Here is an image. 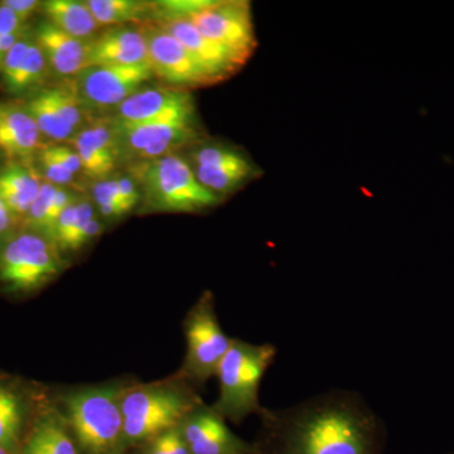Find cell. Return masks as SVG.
Returning <instances> with one entry per match:
<instances>
[{"label": "cell", "instance_id": "1", "mask_svg": "<svg viewBox=\"0 0 454 454\" xmlns=\"http://www.w3.org/2000/svg\"><path fill=\"white\" fill-rule=\"evenodd\" d=\"M256 454H384L387 428L355 391L330 390L262 409Z\"/></svg>", "mask_w": 454, "mask_h": 454}, {"label": "cell", "instance_id": "2", "mask_svg": "<svg viewBox=\"0 0 454 454\" xmlns=\"http://www.w3.org/2000/svg\"><path fill=\"white\" fill-rule=\"evenodd\" d=\"M201 403L192 389L178 382L124 389L121 411L125 446L148 443L167 430L177 428L186 415Z\"/></svg>", "mask_w": 454, "mask_h": 454}, {"label": "cell", "instance_id": "3", "mask_svg": "<svg viewBox=\"0 0 454 454\" xmlns=\"http://www.w3.org/2000/svg\"><path fill=\"white\" fill-rule=\"evenodd\" d=\"M278 349L270 343L255 345L234 339L217 369L220 394L214 409L232 423H241L249 415L262 413L260 384L276 360Z\"/></svg>", "mask_w": 454, "mask_h": 454}, {"label": "cell", "instance_id": "4", "mask_svg": "<svg viewBox=\"0 0 454 454\" xmlns=\"http://www.w3.org/2000/svg\"><path fill=\"white\" fill-rule=\"evenodd\" d=\"M121 387H89L68 394L66 420L85 454H122L127 450Z\"/></svg>", "mask_w": 454, "mask_h": 454}, {"label": "cell", "instance_id": "5", "mask_svg": "<svg viewBox=\"0 0 454 454\" xmlns=\"http://www.w3.org/2000/svg\"><path fill=\"white\" fill-rule=\"evenodd\" d=\"M130 167L131 178L142 190L149 211L196 212L221 202L200 184L192 167L176 153Z\"/></svg>", "mask_w": 454, "mask_h": 454}, {"label": "cell", "instance_id": "6", "mask_svg": "<svg viewBox=\"0 0 454 454\" xmlns=\"http://www.w3.org/2000/svg\"><path fill=\"white\" fill-rule=\"evenodd\" d=\"M66 267L50 239L25 230L0 238V284L12 293L38 291Z\"/></svg>", "mask_w": 454, "mask_h": 454}, {"label": "cell", "instance_id": "7", "mask_svg": "<svg viewBox=\"0 0 454 454\" xmlns=\"http://www.w3.org/2000/svg\"><path fill=\"white\" fill-rule=\"evenodd\" d=\"M187 354L182 376L191 384H206L216 376L221 361L231 348L230 339L217 318L212 293L206 292L190 310L184 324Z\"/></svg>", "mask_w": 454, "mask_h": 454}, {"label": "cell", "instance_id": "8", "mask_svg": "<svg viewBox=\"0 0 454 454\" xmlns=\"http://www.w3.org/2000/svg\"><path fill=\"white\" fill-rule=\"evenodd\" d=\"M119 162H146L200 139L195 121H160L151 124H122L114 121Z\"/></svg>", "mask_w": 454, "mask_h": 454}, {"label": "cell", "instance_id": "9", "mask_svg": "<svg viewBox=\"0 0 454 454\" xmlns=\"http://www.w3.org/2000/svg\"><path fill=\"white\" fill-rule=\"evenodd\" d=\"M140 31L145 35L155 76L168 82L172 88L190 91V89L221 82L216 74L160 26L146 23Z\"/></svg>", "mask_w": 454, "mask_h": 454}, {"label": "cell", "instance_id": "10", "mask_svg": "<svg viewBox=\"0 0 454 454\" xmlns=\"http://www.w3.org/2000/svg\"><path fill=\"white\" fill-rule=\"evenodd\" d=\"M155 76L151 65L90 66L71 82L86 109H116Z\"/></svg>", "mask_w": 454, "mask_h": 454}, {"label": "cell", "instance_id": "11", "mask_svg": "<svg viewBox=\"0 0 454 454\" xmlns=\"http://www.w3.org/2000/svg\"><path fill=\"white\" fill-rule=\"evenodd\" d=\"M184 18L190 20L206 37L235 53L245 64L256 49L250 3L207 2L196 13Z\"/></svg>", "mask_w": 454, "mask_h": 454}, {"label": "cell", "instance_id": "12", "mask_svg": "<svg viewBox=\"0 0 454 454\" xmlns=\"http://www.w3.org/2000/svg\"><path fill=\"white\" fill-rule=\"evenodd\" d=\"M192 160V169L200 184L219 199L262 175V170L247 155L232 146L202 145L193 152Z\"/></svg>", "mask_w": 454, "mask_h": 454}, {"label": "cell", "instance_id": "13", "mask_svg": "<svg viewBox=\"0 0 454 454\" xmlns=\"http://www.w3.org/2000/svg\"><path fill=\"white\" fill-rule=\"evenodd\" d=\"M114 121L122 124L196 121V106L186 90L140 89L116 107Z\"/></svg>", "mask_w": 454, "mask_h": 454}, {"label": "cell", "instance_id": "14", "mask_svg": "<svg viewBox=\"0 0 454 454\" xmlns=\"http://www.w3.org/2000/svg\"><path fill=\"white\" fill-rule=\"evenodd\" d=\"M191 454H256L255 444L238 437L214 406L197 405L178 426Z\"/></svg>", "mask_w": 454, "mask_h": 454}, {"label": "cell", "instance_id": "15", "mask_svg": "<svg viewBox=\"0 0 454 454\" xmlns=\"http://www.w3.org/2000/svg\"><path fill=\"white\" fill-rule=\"evenodd\" d=\"M155 25L172 35L181 42L203 66L223 82L232 76L236 71L245 65L231 51L220 46L199 31V28L190 20L184 17H160Z\"/></svg>", "mask_w": 454, "mask_h": 454}, {"label": "cell", "instance_id": "16", "mask_svg": "<svg viewBox=\"0 0 454 454\" xmlns=\"http://www.w3.org/2000/svg\"><path fill=\"white\" fill-rule=\"evenodd\" d=\"M66 145L73 146L80 155L83 173L90 177H106L121 163L112 119L92 121Z\"/></svg>", "mask_w": 454, "mask_h": 454}, {"label": "cell", "instance_id": "17", "mask_svg": "<svg viewBox=\"0 0 454 454\" xmlns=\"http://www.w3.org/2000/svg\"><path fill=\"white\" fill-rule=\"evenodd\" d=\"M33 38L46 57L50 70L57 76L74 79L88 67L91 41L71 37L49 20L38 23Z\"/></svg>", "mask_w": 454, "mask_h": 454}, {"label": "cell", "instance_id": "18", "mask_svg": "<svg viewBox=\"0 0 454 454\" xmlns=\"http://www.w3.org/2000/svg\"><path fill=\"white\" fill-rule=\"evenodd\" d=\"M151 65L148 46L142 31L114 27L90 43V66Z\"/></svg>", "mask_w": 454, "mask_h": 454}, {"label": "cell", "instance_id": "19", "mask_svg": "<svg viewBox=\"0 0 454 454\" xmlns=\"http://www.w3.org/2000/svg\"><path fill=\"white\" fill-rule=\"evenodd\" d=\"M40 129L22 106L0 101V151L13 162L28 164L41 151Z\"/></svg>", "mask_w": 454, "mask_h": 454}, {"label": "cell", "instance_id": "20", "mask_svg": "<svg viewBox=\"0 0 454 454\" xmlns=\"http://www.w3.org/2000/svg\"><path fill=\"white\" fill-rule=\"evenodd\" d=\"M103 226L89 201H76L61 215L53 227L51 241L59 252H77L100 234Z\"/></svg>", "mask_w": 454, "mask_h": 454}, {"label": "cell", "instance_id": "21", "mask_svg": "<svg viewBox=\"0 0 454 454\" xmlns=\"http://www.w3.org/2000/svg\"><path fill=\"white\" fill-rule=\"evenodd\" d=\"M20 454H80L67 422L55 411L42 414L26 441L20 447Z\"/></svg>", "mask_w": 454, "mask_h": 454}, {"label": "cell", "instance_id": "22", "mask_svg": "<svg viewBox=\"0 0 454 454\" xmlns=\"http://www.w3.org/2000/svg\"><path fill=\"white\" fill-rule=\"evenodd\" d=\"M41 184L27 164L12 162L0 170V200L14 217L25 219L40 193Z\"/></svg>", "mask_w": 454, "mask_h": 454}, {"label": "cell", "instance_id": "23", "mask_svg": "<svg viewBox=\"0 0 454 454\" xmlns=\"http://www.w3.org/2000/svg\"><path fill=\"white\" fill-rule=\"evenodd\" d=\"M46 20L51 25L82 41H92L101 25L85 2L49 0L42 3Z\"/></svg>", "mask_w": 454, "mask_h": 454}, {"label": "cell", "instance_id": "24", "mask_svg": "<svg viewBox=\"0 0 454 454\" xmlns=\"http://www.w3.org/2000/svg\"><path fill=\"white\" fill-rule=\"evenodd\" d=\"M86 5L101 26L146 25L157 18L154 3L138 0H88Z\"/></svg>", "mask_w": 454, "mask_h": 454}, {"label": "cell", "instance_id": "25", "mask_svg": "<svg viewBox=\"0 0 454 454\" xmlns=\"http://www.w3.org/2000/svg\"><path fill=\"white\" fill-rule=\"evenodd\" d=\"M20 106L31 115L42 137H46L57 145L67 143L76 134V131L68 127L57 112L50 86H44L31 97L26 98Z\"/></svg>", "mask_w": 454, "mask_h": 454}, {"label": "cell", "instance_id": "26", "mask_svg": "<svg viewBox=\"0 0 454 454\" xmlns=\"http://www.w3.org/2000/svg\"><path fill=\"white\" fill-rule=\"evenodd\" d=\"M50 71L46 57L33 38L22 64L8 82L2 83V88L7 94L16 98L31 97L44 88Z\"/></svg>", "mask_w": 454, "mask_h": 454}, {"label": "cell", "instance_id": "27", "mask_svg": "<svg viewBox=\"0 0 454 454\" xmlns=\"http://www.w3.org/2000/svg\"><path fill=\"white\" fill-rule=\"evenodd\" d=\"M23 408L16 393L0 387V447L16 453L22 432Z\"/></svg>", "mask_w": 454, "mask_h": 454}, {"label": "cell", "instance_id": "28", "mask_svg": "<svg viewBox=\"0 0 454 454\" xmlns=\"http://www.w3.org/2000/svg\"><path fill=\"white\" fill-rule=\"evenodd\" d=\"M57 188L59 187L49 182H42L40 193L23 219L26 230L46 236L50 240L53 229L52 208Z\"/></svg>", "mask_w": 454, "mask_h": 454}, {"label": "cell", "instance_id": "29", "mask_svg": "<svg viewBox=\"0 0 454 454\" xmlns=\"http://www.w3.org/2000/svg\"><path fill=\"white\" fill-rule=\"evenodd\" d=\"M95 205L100 214L107 220L121 219L129 214L124 207L115 190H114L112 179H101L94 184L92 190Z\"/></svg>", "mask_w": 454, "mask_h": 454}, {"label": "cell", "instance_id": "30", "mask_svg": "<svg viewBox=\"0 0 454 454\" xmlns=\"http://www.w3.org/2000/svg\"><path fill=\"white\" fill-rule=\"evenodd\" d=\"M143 454H191V452L177 427V428L167 430L145 443Z\"/></svg>", "mask_w": 454, "mask_h": 454}, {"label": "cell", "instance_id": "31", "mask_svg": "<svg viewBox=\"0 0 454 454\" xmlns=\"http://www.w3.org/2000/svg\"><path fill=\"white\" fill-rule=\"evenodd\" d=\"M38 164L43 177L47 179L49 184H55L57 187L68 186L73 184L74 176L73 173L68 172L59 162H56L50 154L46 153L43 148L37 153Z\"/></svg>", "mask_w": 454, "mask_h": 454}, {"label": "cell", "instance_id": "32", "mask_svg": "<svg viewBox=\"0 0 454 454\" xmlns=\"http://www.w3.org/2000/svg\"><path fill=\"white\" fill-rule=\"evenodd\" d=\"M47 154H50L56 162L61 164L68 172L73 173L74 177L80 173H83V167L80 155L71 145H52L43 146Z\"/></svg>", "mask_w": 454, "mask_h": 454}, {"label": "cell", "instance_id": "33", "mask_svg": "<svg viewBox=\"0 0 454 454\" xmlns=\"http://www.w3.org/2000/svg\"><path fill=\"white\" fill-rule=\"evenodd\" d=\"M112 182L116 195H118L119 200H121L128 212L137 207L140 199H142V192H139V186L137 182L130 176L129 177L121 176V177L112 179Z\"/></svg>", "mask_w": 454, "mask_h": 454}, {"label": "cell", "instance_id": "34", "mask_svg": "<svg viewBox=\"0 0 454 454\" xmlns=\"http://www.w3.org/2000/svg\"><path fill=\"white\" fill-rule=\"evenodd\" d=\"M27 31V23L11 9L0 4V37Z\"/></svg>", "mask_w": 454, "mask_h": 454}, {"label": "cell", "instance_id": "35", "mask_svg": "<svg viewBox=\"0 0 454 454\" xmlns=\"http://www.w3.org/2000/svg\"><path fill=\"white\" fill-rule=\"evenodd\" d=\"M0 4L4 5L11 9L14 14H17L20 20H28V18L37 11L38 8L42 7V3L37 2V0H4V2L0 3Z\"/></svg>", "mask_w": 454, "mask_h": 454}, {"label": "cell", "instance_id": "36", "mask_svg": "<svg viewBox=\"0 0 454 454\" xmlns=\"http://www.w3.org/2000/svg\"><path fill=\"white\" fill-rule=\"evenodd\" d=\"M28 31L14 33V35H3L0 37V68H2L3 62L7 57L9 51L17 43L23 35H26Z\"/></svg>", "mask_w": 454, "mask_h": 454}, {"label": "cell", "instance_id": "37", "mask_svg": "<svg viewBox=\"0 0 454 454\" xmlns=\"http://www.w3.org/2000/svg\"><path fill=\"white\" fill-rule=\"evenodd\" d=\"M16 217L8 210L7 206L0 200V238L8 235L9 230L13 226Z\"/></svg>", "mask_w": 454, "mask_h": 454}, {"label": "cell", "instance_id": "38", "mask_svg": "<svg viewBox=\"0 0 454 454\" xmlns=\"http://www.w3.org/2000/svg\"><path fill=\"white\" fill-rule=\"evenodd\" d=\"M0 454H11V453H8L7 450H4V448L0 447Z\"/></svg>", "mask_w": 454, "mask_h": 454}, {"label": "cell", "instance_id": "39", "mask_svg": "<svg viewBox=\"0 0 454 454\" xmlns=\"http://www.w3.org/2000/svg\"><path fill=\"white\" fill-rule=\"evenodd\" d=\"M450 454H454V452H452V453H450Z\"/></svg>", "mask_w": 454, "mask_h": 454}]
</instances>
